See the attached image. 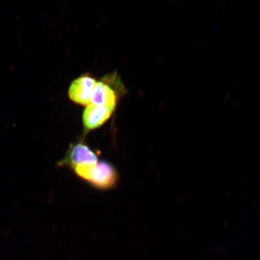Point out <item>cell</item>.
Masks as SVG:
<instances>
[{"mask_svg": "<svg viewBox=\"0 0 260 260\" xmlns=\"http://www.w3.org/2000/svg\"><path fill=\"white\" fill-rule=\"evenodd\" d=\"M71 171L77 178L97 190L115 189L119 183V172L115 166L106 160L93 165L79 166Z\"/></svg>", "mask_w": 260, "mask_h": 260, "instance_id": "obj_1", "label": "cell"}, {"mask_svg": "<svg viewBox=\"0 0 260 260\" xmlns=\"http://www.w3.org/2000/svg\"><path fill=\"white\" fill-rule=\"evenodd\" d=\"M101 151L93 149L83 139L71 143L64 157L57 162L58 168L71 170L79 166L93 165L100 160Z\"/></svg>", "mask_w": 260, "mask_h": 260, "instance_id": "obj_2", "label": "cell"}, {"mask_svg": "<svg viewBox=\"0 0 260 260\" xmlns=\"http://www.w3.org/2000/svg\"><path fill=\"white\" fill-rule=\"evenodd\" d=\"M96 83L95 78L89 75L77 77L70 84L68 90V97L76 105L86 107L91 103Z\"/></svg>", "mask_w": 260, "mask_h": 260, "instance_id": "obj_3", "label": "cell"}, {"mask_svg": "<svg viewBox=\"0 0 260 260\" xmlns=\"http://www.w3.org/2000/svg\"><path fill=\"white\" fill-rule=\"evenodd\" d=\"M114 110L90 104L82 113V124L84 134L99 129L111 118Z\"/></svg>", "mask_w": 260, "mask_h": 260, "instance_id": "obj_4", "label": "cell"}, {"mask_svg": "<svg viewBox=\"0 0 260 260\" xmlns=\"http://www.w3.org/2000/svg\"><path fill=\"white\" fill-rule=\"evenodd\" d=\"M117 103H118V96H117L116 90L105 81H97L90 104L106 107L115 111Z\"/></svg>", "mask_w": 260, "mask_h": 260, "instance_id": "obj_5", "label": "cell"}]
</instances>
